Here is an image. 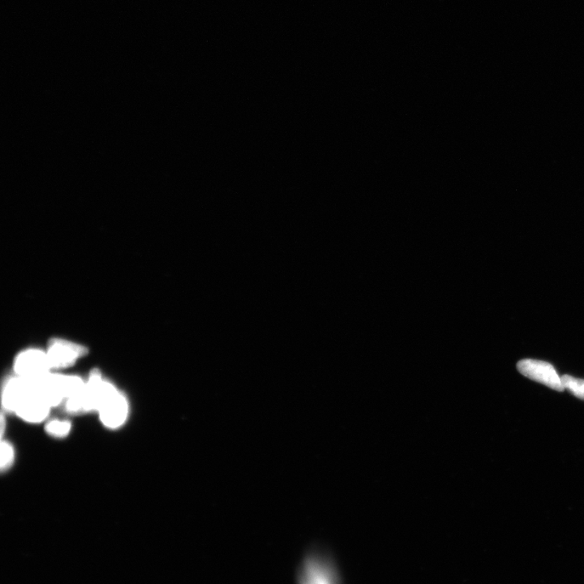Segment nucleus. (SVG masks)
<instances>
[{
    "label": "nucleus",
    "instance_id": "obj_1",
    "mask_svg": "<svg viewBox=\"0 0 584 584\" xmlns=\"http://www.w3.org/2000/svg\"><path fill=\"white\" fill-rule=\"evenodd\" d=\"M100 422L106 429H120L129 416V402L126 396L111 384L98 410Z\"/></svg>",
    "mask_w": 584,
    "mask_h": 584
},
{
    "label": "nucleus",
    "instance_id": "obj_2",
    "mask_svg": "<svg viewBox=\"0 0 584 584\" xmlns=\"http://www.w3.org/2000/svg\"><path fill=\"white\" fill-rule=\"evenodd\" d=\"M298 584H339L330 560L319 553L306 556L298 574Z\"/></svg>",
    "mask_w": 584,
    "mask_h": 584
},
{
    "label": "nucleus",
    "instance_id": "obj_3",
    "mask_svg": "<svg viewBox=\"0 0 584 584\" xmlns=\"http://www.w3.org/2000/svg\"><path fill=\"white\" fill-rule=\"evenodd\" d=\"M14 370L16 377L27 381H38L50 373V367L47 353L39 350H28L18 356L15 360Z\"/></svg>",
    "mask_w": 584,
    "mask_h": 584
},
{
    "label": "nucleus",
    "instance_id": "obj_4",
    "mask_svg": "<svg viewBox=\"0 0 584 584\" xmlns=\"http://www.w3.org/2000/svg\"><path fill=\"white\" fill-rule=\"evenodd\" d=\"M29 382V390L14 414L26 423L40 424L46 421L53 408L39 394L35 382Z\"/></svg>",
    "mask_w": 584,
    "mask_h": 584
},
{
    "label": "nucleus",
    "instance_id": "obj_5",
    "mask_svg": "<svg viewBox=\"0 0 584 584\" xmlns=\"http://www.w3.org/2000/svg\"><path fill=\"white\" fill-rule=\"evenodd\" d=\"M517 368L522 375L532 381L541 383L559 392L564 390L561 377L554 367L548 362L531 359L522 360L518 363Z\"/></svg>",
    "mask_w": 584,
    "mask_h": 584
},
{
    "label": "nucleus",
    "instance_id": "obj_6",
    "mask_svg": "<svg viewBox=\"0 0 584 584\" xmlns=\"http://www.w3.org/2000/svg\"><path fill=\"white\" fill-rule=\"evenodd\" d=\"M88 350L82 346L62 339H53L47 353L50 370H61L75 364Z\"/></svg>",
    "mask_w": 584,
    "mask_h": 584
},
{
    "label": "nucleus",
    "instance_id": "obj_7",
    "mask_svg": "<svg viewBox=\"0 0 584 584\" xmlns=\"http://www.w3.org/2000/svg\"><path fill=\"white\" fill-rule=\"evenodd\" d=\"M30 387V382L16 377L7 380L2 391V406L5 411L14 413Z\"/></svg>",
    "mask_w": 584,
    "mask_h": 584
},
{
    "label": "nucleus",
    "instance_id": "obj_8",
    "mask_svg": "<svg viewBox=\"0 0 584 584\" xmlns=\"http://www.w3.org/2000/svg\"><path fill=\"white\" fill-rule=\"evenodd\" d=\"M72 423L67 419H54L48 422L45 426L46 433L55 439H65L72 431Z\"/></svg>",
    "mask_w": 584,
    "mask_h": 584
},
{
    "label": "nucleus",
    "instance_id": "obj_9",
    "mask_svg": "<svg viewBox=\"0 0 584 584\" xmlns=\"http://www.w3.org/2000/svg\"><path fill=\"white\" fill-rule=\"evenodd\" d=\"M564 390H569L576 398L584 400V380L575 378L570 375L561 377Z\"/></svg>",
    "mask_w": 584,
    "mask_h": 584
},
{
    "label": "nucleus",
    "instance_id": "obj_10",
    "mask_svg": "<svg viewBox=\"0 0 584 584\" xmlns=\"http://www.w3.org/2000/svg\"><path fill=\"white\" fill-rule=\"evenodd\" d=\"M1 461H0V468L2 472L9 470L15 461V450L12 444L9 441H1Z\"/></svg>",
    "mask_w": 584,
    "mask_h": 584
},
{
    "label": "nucleus",
    "instance_id": "obj_11",
    "mask_svg": "<svg viewBox=\"0 0 584 584\" xmlns=\"http://www.w3.org/2000/svg\"><path fill=\"white\" fill-rule=\"evenodd\" d=\"M4 430H5V419H4V416H2V419H1V435H2V439H3L4 434Z\"/></svg>",
    "mask_w": 584,
    "mask_h": 584
}]
</instances>
